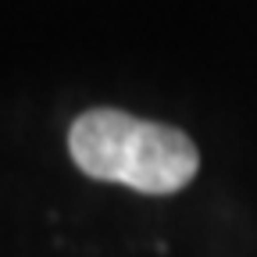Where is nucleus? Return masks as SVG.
<instances>
[{
	"mask_svg": "<svg viewBox=\"0 0 257 257\" xmlns=\"http://www.w3.org/2000/svg\"><path fill=\"white\" fill-rule=\"evenodd\" d=\"M68 150L89 179L118 182L150 197L179 193L200 168V154L182 128L143 121L114 107H96L75 118Z\"/></svg>",
	"mask_w": 257,
	"mask_h": 257,
	"instance_id": "nucleus-1",
	"label": "nucleus"
}]
</instances>
